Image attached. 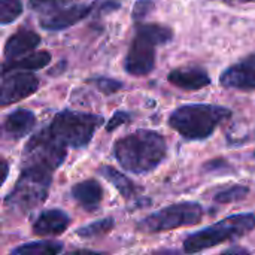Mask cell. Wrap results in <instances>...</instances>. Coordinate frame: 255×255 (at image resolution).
<instances>
[{"label": "cell", "instance_id": "6da1fadb", "mask_svg": "<svg viewBox=\"0 0 255 255\" xmlns=\"http://www.w3.org/2000/svg\"><path fill=\"white\" fill-rule=\"evenodd\" d=\"M166 140L154 130H136L118 139L114 145V155L120 166L136 175L157 169L166 158Z\"/></svg>", "mask_w": 255, "mask_h": 255}, {"label": "cell", "instance_id": "7a4b0ae2", "mask_svg": "<svg viewBox=\"0 0 255 255\" xmlns=\"http://www.w3.org/2000/svg\"><path fill=\"white\" fill-rule=\"evenodd\" d=\"M232 117V111L206 103H191L175 109L169 117V126L188 140H203Z\"/></svg>", "mask_w": 255, "mask_h": 255}, {"label": "cell", "instance_id": "3957f363", "mask_svg": "<svg viewBox=\"0 0 255 255\" xmlns=\"http://www.w3.org/2000/svg\"><path fill=\"white\" fill-rule=\"evenodd\" d=\"M173 39L172 28L161 24L136 22L134 37L124 58V70L131 76H146L155 67V46Z\"/></svg>", "mask_w": 255, "mask_h": 255}, {"label": "cell", "instance_id": "277c9868", "mask_svg": "<svg viewBox=\"0 0 255 255\" xmlns=\"http://www.w3.org/2000/svg\"><path fill=\"white\" fill-rule=\"evenodd\" d=\"M105 124V118L96 114L61 111L58 112L49 126H46L49 134L66 148H85L100 126Z\"/></svg>", "mask_w": 255, "mask_h": 255}, {"label": "cell", "instance_id": "5b68a950", "mask_svg": "<svg viewBox=\"0 0 255 255\" xmlns=\"http://www.w3.org/2000/svg\"><path fill=\"white\" fill-rule=\"evenodd\" d=\"M255 229L254 214H236L212 224L197 233L190 235L184 242V251L193 255L229 241H235Z\"/></svg>", "mask_w": 255, "mask_h": 255}, {"label": "cell", "instance_id": "8992f818", "mask_svg": "<svg viewBox=\"0 0 255 255\" xmlns=\"http://www.w3.org/2000/svg\"><path fill=\"white\" fill-rule=\"evenodd\" d=\"M52 173L42 167H21V175L4 197V205L19 212H30L39 208L49 194Z\"/></svg>", "mask_w": 255, "mask_h": 255}, {"label": "cell", "instance_id": "52a82bcc", "mask_svg": "<svg viewBox=\"0 0 255 255\" xmlns=\"http://www.w3.org/2000/svg\"><path fill=\"white\" fill-rule=\"evenodd\" d=\"M203 218V208L196 202H181L166 206L148 217L139 224L137 230L143 233H161L170 232L179 227L196 226Z\"/></svg>", "mask_w": 255, "mask_h": 255}, {"label": "cell", "instance_id": "ba28073f", "mask_svg": "<svg viewBox=\"0 0 255 255\" xmlns=\"http://www.w3.org/2000/svg\"><path fill=\"white\" fill-rule=\"evenodd\" d=\"M67 148L58 143L48 131L39 130L30 137L22 151V167H42L54 172L66 160Z\"/></svg>", "mask_w": 255, "mask_h": 255}, {"label": "cell", "instance_id": "9c48e42d", "mask_svg": "<svg viewBox=\"0 0 255 255\" xmlns=\"http://www.w3.org/2000/svg\"><path fill=\"white\" fill-rule=\"evenodd\" d=\"M40 81L31 72H10L1 78L0 105L9 106L18 103L39 90Z\"/></svg>", "mask_w": 255, "mask_h": 255}, {"label": "cell", "instance_id": "30bf717a", "mask_svg": "<svg viewBox=\"0 0 255 255\" xmlns=\"http://www.w3.org/2000/svg\"><path fill=\"white\" fill-rule=\"evenodd\" d=\"M220 84L229 90L254 91L255 90V52L247 55L241 61L227 67L221 76Z\"/></svg>", "mask_w": 255, "mask_h": 255}, {"label": "cell", "instance_id": "8fae6325", "mask_svg": "<svg viewBox=\"0 0 255 255\" xmlns=\"http://www.w3.org/2000/svg\"><path fill=\"white\" fill-rule=\"evenodd\" d=\"M93 13V4H69L40 16L39 24L46 31L66 30Z\"/></svg>", "mask_w": 255, "mask_h": 255}, {"label": "cell", "instance_id": "7c38bea8", "mask_svg": "<svg viewBox=\"0 0 255 255\" xmlns=\"http://www.w3.org/2000/svg\"><path fill=\"white\" fill-rule=\"evenodd\" d=\"M167 81L184 91H197L211 85L209 73L199 66L176 67L167 75Z\"/></svg>", "mask_w": 255, "mask_h": 255}, {"label": "cell", "instance_id": "4fadbf2b", "mask_svg": "<svg viewBox=\"0 0 255 255\" xmlns=\"http://www.w3.org/2000/svg\"><path fill=\"white\" fill-rule=\"evenodd\" d=\"M40 36L30 28H19L12 36L7 37L3 48L4 60H16L24 57V54L31 52L40 45Z\"/></svg>", "mask_w": 255, "mask_h": 255}, {"label": "cell", "instance_id": "5bb4252c", "mask_svg": "<svg viewBox=\"0 0 255 255\" xmlns=\"http://www.w3.org/2000/svg\"><path fill=\"white\" fill-rule=\"evenodd\" d=\"M70 217L61 209H49L42 212L33 223V233L36 236H57L67 230Z\"/></svg>", "mask_w": 255, "mask_h": 255}, {"label": "cell", "instance_id": "9a60e30c", "mask_svg": "<svg viewBox=\"0 0 255 255\" xmlns=\"http://www.w3.org/2000/svg\"><path fill=\"white\" fill-rule=\"evenodd\" d=\"M36 126V117L28 109H15L3 121V131L10 139H22Z\"/></svg>", "mask_w": 255, "mask_h": 255}, {"label": "cell", "instance_id": "2e32d148", "mask_svg": "<svg viewBox=\"0 0 255 255\" xmlns=\"http://www.w3.org/2000/svg\"><path fill=\"white\" fill-rule=\"evenodd\" d=\"M70 193L75 202L87 211H96L103 200V188L96 179H87L75 184Z\"/></svg>", "mask_w": 255, "mask_h": 255}, {"label": "cell", "instance_id": "e0dca14e", "mask_svg": "<svg viewBox=\"0 0 255 255\" xmlns=\"http://www.w3.org/2000/svg\"><path fill=\"white\" fill-rule=\"evenodd\" d=\"M51 63V52L49 51H36L30 52L25 57L16 60H4L1 75L10 72H24V70H40Z\"/></svg>", "mask_w": 255, "mask_h": 255}, {"label": "cell", "instance_id": "ac0fdd59", "mask_svg": "<svg viewBox=\"0 0 255 255\" xmlns=\"http://www.w3.org/2000/svg\"><path fill=\"white\" fill-rule=\"evenodd\" d=\"M99 173H100L106 181H109V182L120 191V194H121L124 199L131 200V199H134V197L137 196L139 188L134 185V182L130 181L123 172H118L115 167L108 166V164L100 166V167H99Z\"/></svg>", "mask_w": 255, "mask_h": 255}, {"label": "cell", "instance_id": "d6986e66", "mask_svg": "<svg viewBox=\"0 0 255 255\" xmlns=\"http://www.w3.org/2000/svg\"><path fill=\"white\" fill-rule=\"evenodd\" d=\"M63 244L57 241H37L28 242L12 250L9 255H60Z\"/></svg>", "mask_w": 255, "mask_h": 255}, {"label": "cell", "instance_id": "ffe728a7", "mask_svg": "<svg viewBox=\"0 0 255 255\" xmlns=\"http://www.w3.org/2000/svg\"><path fill=\"white\" fill-rule=\"evenodd\" d=\"M114 226H115L114 218H103V220L94 221L88 226L79 227L76 230V235L84 239H93V238H99V236L109 233L114 229Z\"/></svg>", "mask_w": 255, "mask_h": 255}, {"label": "cell", "instance_id": "44dd1931", "mask_svg": "<svg viewBox=\"0 0 255 255\" xmlns=\"http://www.w3.org/2000/svg\"><path fill=\"white\" fill-rule=\"evenodd\" d=\"M22 10L21 0H0V24H12L22 15Z\"/></svg>", "mask_w": 255, "mask_h": 255}, {"label": "cell", "instance_id": "7402d4cb", "mask_svg": "<svg viewBox=\"0 0 255 255\" xmlns=\"http://www.w3.org/2000/svg\"><path fill=\"white\" fill-rule=\"evenodd\" d=\"M248 193H250L248 187H245V185H235V187H230V188H227V190L220 191L218 194H215L214 200L217 203H221V205L235 203V202L244 200L248 196Z\"/></svg>", "mask_w": 255, "mask_h": 255}, {"label": "cell", "instance_id": "603a6c76", "mask_svg": "<svg viewBox=\"0 0 255 255\" xmlns=\"http://www.w3.org/2000/svg\"><path fill=\"white\" fill-rule=\"evenodd\" d=\"M69 4H72V0H28V6L33 10L40 12L42 15L51 13Z\"/></svg>", "mask_w": 255, "mask_h": 255}, {"label": "cell", "instance_id": "cb8c5ba5", "mask_svg": "<svg viewBox=\"0 0 255 255\" xmlns=\"http://www.w3.org/2000/svg\"><path fill=\"white\" fill-rule=\"evenodd\" d=\"M88 82L93 84L103 94H114V93L120 91L124 87L121 81L112 79V78H106V76H96V78L88 79Z\"/></svg>", "mask_w": 255, "mask_h": 255}, {"label": "cell", "instance_id": "d4e9b609", "mask_svg": "<svg viewBox=\"0 0 255 255\" xmlns=\"http://www.w3.org/2000/svg\"><path fill=\"white\" fill-rule=\"evenodd\" d=\"M155 3L152 0H136L133 4V10H131V16L134 19V22H140L142 19H145L154 9Z\"/></svg>", "mask_w": 255, "mask_h": 255}, {"label": "cell", "instance_id": "484cf974", "mask_svg": "<svg viewBox=\"0 0 255 255\" xmlns=\"http://www.w3.org/2000/svg\"><path fill=\"white\" fill-rule=\"evenodd\" d=\"M130 120H131V115H130L128 112H126V111H117V112L112 115V118L108 121V124H106V131H114V130L118 128L120 126L128 123Z\"/></svg>", "mask_w": 255, "mask_h": 255}, {"label": "cell", "instance_id": "4316f807", "mask_svg": "<svg viewBox=\"0 0 255 255\" xmlns=\"http://www.w3.org/2000/svg\"><path fill=\"white\" fill-rule=\"evenodd\" d=\"M123 0H96L93 3V12L97 13H106L118 9L121 6Z\"/></svg>", "mask_w": 255, "mask_h": 255}, {"label": "cell", "instance_id": "83f0119b", "mask_svg": "<svg viewBox=\"0 0 255 255\" xmlns=\"http://www.w3.org/2000/svg\"><path fill=\"white\" fill-rule=\"evenodd\" d=\"M221 255H251L245 248H241V247H233L227 251H224Z\"/></svg>", "mask_w": 255, "mask_h": 255}, {"label": "cell", "instance_id": "f1b7e54d", "mask_svg": "<svg viewBox=\"0 0 255 255\" xmlns=\"http://www.w3.org/2000/svg\"><path fill=\"white\" fill-rule=\"evenodd\" d=\"M64 255H106L105 253H99V251H91V250H75L70 251Z\"/></svg>", "mask_w": 255, "mask_h": 255}, {"label": "cell", "instance_id": "f546056e", "mask_svg": "<svg viewBox=\"0 0 255 255\" xmlns=\"http://www.w3.org/2000/svg\"><path fill=\"white\" fill-rule=\"evenodd\" d=\"M152 255H182L179 251L176 250H160V251H155Z\"/></svg>", "mask_w": 255, "mask_h": 255}, {"label": "cell", "instance_id": "4dcf8cb0", "mask_svg": "<svg viewBox=\"0 0 255 255\" xmlns=\"http://www.w3.org/2000/svg\"><path fill=\"white\" fill-rule=\"evenodd\" d=\"M1 172H3V181H6L7 178V172H9V164L4 158H1Z\"/></svg>", "mask_w": 255, "mask_h": 255}, {"label": "cell", "instance_id": "1f68e13d", "mask_svg": "<svg viewBox=\"0 0 255 255\" xmlns=\"http://www.w3.org/2000/svg\"><path fill=\"white\" fill-rule=\"evenodd\" d=\"M230 1H236V3H255V0H230Z\"/></svg>", "mask_w": 255, "mask_h": 255}]
</instances>
